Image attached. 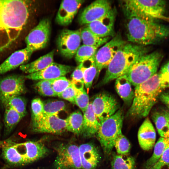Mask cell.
Returning <instances> with one entry per match:
<instances>
[{
	"mask_svg": "<svg viewBox=\"0 0 169 169\" xmlns=\"http://www.w3.org/2000/svg\"><path fill=\"white\" fill-rule=\"evenodd\" d=\"M169 146V138L161 137L154 146L153 154L146 161L145 168L149 169L155 164Z\"/></svg>",
	"mask_w": 169,
	"mask_h": 169,
	"instance_id": "obj_28",
	"label": "cell"
},
{
	"mask_svg": "<svg viewBox=\"0 0 169 169\" xmlns=\"http://www.w3.org/2000/svg\"><path fill=\"white\" fill-rule=\"evenodd\" d=\"M2 156L10 166H20L32 163L44 157L49 150L40 141H29L19 143L5 142L2 146Z\"/></svg>",
	"mask_w": 169,
	"mask_h": 169,
	"instance_id": "obj_3",
	"label": "cell"
},
{
	"mask_svg": "<svg viewBox=\"0 0 169 169\" xmlns=\"http://www.w3.org/2000/svg\"><path fill=\"white\" fill-rule=\"evenodd\" d=\"M31 4L26 0H0V55L20 37L28 20Z\"/></svg>",
	"mask_w": 169,
	"mask_h": 169,
	"instance_id": "obj_1",
	"label": "cell"
},
{
	"mask_svg": "<svg viewBox=\"0 0 169 169\" xmlns=\"http://www.w3.org/2000/svg\"><path fill=\"white\" fill-rule=\"evenodd\" d=\"M162 58V54L158 51L146 54L138 59L122 76L135 87L157 73Z\"/></svg>",
	"mask_w": 169,
	"mask_h": 169,
	"instance_id": "obj_6",
	"label": "cell"
},
{
	"mask_svg": "<svg viewBox=\"0 0 169 169\" xmlns=\"http://www.w3.org/2000/svg\"><path fill=\"white\" fill-rule=\"evenodd\" d=\"M54 163L56 169H82L79 146L70 143H61L55 147Z\"/></svg>",
	"mask_w": 169,
	"mask_h": 169,
	"instance_id": "obj_9",
	"label": "cell"
},
{
	"mask_svg": "<svg viewBox=\"0 0 169 169\" xmlns=\"http://www.w3.org/2000/svg\"><path fill=\"white\" fill-rule=\"evenodd\" d=\"M51 31L50 20L47 18L41 20L26 36V47L33 52L45 48L49 41Z\"/></svg>",
	"mask_w": 169,
	"mask_h": 169,
	"instance_id": "obj_10",
	"label": "cell"
},
{
	"mask_svg": "<svg viewBox=\"0 0 169 169\" xmlns=\"http://www.w3.org/2000/svg\"><path fill=\"white\" fill-rule=\"evenodd\" d=\"M128 41L144 46L153 44L169 35V28L146 16L125 13Z\"/></svg>",
	"mask_w": 169,
	"mask_h": 169,
	"instance_id": "obj_2",
	"label": "cell"
},
{
	"mask_svg": "<svg viewBox=\"0 0 169 169\" xmlns=\"http://www.w3.org/2000/svg\"><path fill=\"white\" fill-rule=\"evenodd\" d=\"M97 49L84 44L80 46L75 55V61L79 64L86 61L95 55Z\"/></svg>",
	"mask_w": 169,
	"mask_h": 169,
	"instance_id": "obj_35",
	"label": "cell"
},
{
	"mask_svg": "<svg viewBox=\"0 0 169 169\" xmlns=\"http://www.w3.org/2000/svg\"><path fill=\"white\" fill-rule=\"evenodd\" d=\"M83 63L76 67L71 75V83L76 87L77 84L84 85L83 72L82 70Z\"/></svg>",
	"mask_w": 169,
	"mask_h": 169,
	"instance_id": "obj_42",
	"label": "cell"
},
{
	"mask_svg": "<svg viewBox=\"0 0 169 169\" xmlns=\"http://www.w3.org/2000/svg\"><path fill=\"white\" fill-rule=\"evenodd\" d=\"M125 43L120 35H117L97 51L95 56L96 77L102 69L107 68L119 49Z\"/></svg>",
	"mask_w": 169,
	"mask_h": 169,
	"instance_id": "obj_11",
	"label": "cell"
},
{
	"mask_svg": "<svg viewBox=\"0 0 169 169\" xmlns=\"http://www.w3.org/2000/svg\"><path fill=\"white\" fill-rule=\"evenodd\" d=\"M112 9L109 1H95L83 10L79 17V23L81 25H87L104 16Z\"/></svg>",
	"mask_w": 169,
	"mask_h": 169,
	"instance_id": "obj_16",
	"label": "cell"
},
{
	"mask_svg": "<svg viewBox=\"0 0 169 169\" xmlns=\"http://www.w3.org/2000/svg\"><path fill=\"white\" fill-rule=\"evenodd\" d=\"M5 142L3 141H0V146H2L3 145Z\"/></svg>",
	"mask_w": 169,
	"mask_h": 169,
	"instance_id": "obj_47",
	"label": "cell"
},
{
	"mask_svg": "<svg viewBox=\"0 0 169 169\" xmlns=\"http://www.w3.org/2000/svg\"><path fill=\"white\" fill-rule=\"evenodd\" d=\"M33 53L26 47L13 53L0 64V75L26 64Z\"/></svg>",
	"mask_w": 169,
	"mask_h": 169,
	"instance_id": "obj_20",
	"label": "cell"
},
{
	"mask_svg": "<svg viewBox=\"0 0 169 169\" xmlns=\"http://www.w3.org/2000/svg\"></svg>",
	"mask_w": 169,
	"mask_h": 169,
	"instance_id": "obj_49",
	"label": "cell"
},
{
	"mask_svg": "<svg viewBox=\"0 0 169 169\" xmlns=\"http://www.w3.org/2000/svg\"><path fill=\"white\" fill-rule=\"evenodd\" d=\"M84 86L77 88L75 99V104L79 108L83 113L86 111L90 103L89 97Z\"/></svg>",
	"mask_w": 169,
	"mask_h": 169,
	"instance_id": "obj_39",
	"label": "cell"
},
{
	"mask_svg": "<svg viewBox=\"0 0 169 169\" xmlns=\"http://www.w3.org/2000/svg\"><path fill=\"white\" fill-rule=\"evenodd\" d=\"M32 118L31 123L38 121L44 116V104L40 98L32 100L31 104Z\"/></svg>",
	"mask_w": 169,
	"mask_h": 169,
	"instance_id": "obj_37",
	"label": "cell"
},
{
	"mask_svg": "<svg viewBox=\"0 0 169 169\" xmlns=\"http://www.w3.org/2000/svg\"><path fill=\"white\" fill-rule=\"evenodd\" d=\"M71 84V81L64 76L51 80L52 88L57 96Z\"/></svg>",
	"mask_w": 169,
	"mask_h": 169,
	"instance_id": "obj_40",
	"label": "cell"
},
{
	"mask_svg": "<svg viewBox=\"0 0 169 169\" xmlns=\"http://www.w3.org/2000/svg\"><path fill=\"white\" fill-rule=\"evenodd\" d=\"M118 155H128L130 152L131 145L126 137L120 133L116 137L114 145Z\"/></svg>",
	"mask_w": 169,
	"mask_h": 169,
	"instance_id": "obj_36",
	"label": "cell"
},
{
	"mask_svg": "<svg viewBox=\"0 0 169 169\" xmlns=\"http://www.w3.org/2000/svg\"><path fill=\"white\" fill-rule=\"evenodd\" d=\"M95 56L87 60L88 65H85L83 63L82 66L84 85L85 88L88 90L91 87L93 81L97 73Z\"/></svg>",
	"mask_w": 169,
	"mask_h": 169,
	"instance_id": "obj_31",
	"label": "cell"
},
{
	"mask_svg": "<svg viewBox=\"0 0 169 169\" xmlns=\"http://www.w3.org/2000/svg\"><path fill=\"white\" fill-rule=\"evenodd\" d=\"M163 90L157 73L135 86L134 97L128 115L133 118L147 116Z\"/></svg>",
	"mask_w": 169,
	"mask_h": 169,
	"instance_id": "obj_4",
	"label": "cell"
},
{
	"mask_svg": "<svg viewBox=\"0 0 169 169\" xmlns=\"http://www.w3.org/2000/svg\"><path fill=\"white\" fill-rule=\"evenodd\" d=\"M5 108L4 133L5 136H8L24 117L9 107Z\"/></svg>",
	"mask_w": 169,
	"mask_h": 169,
	"instance_id": "obj_26",
	"label": "cell"
},
{
	"mask_svg": "<svg viewBox=\"0 0 169 169\" xmlns=\"http://www.w3.org/2000/svg\"><path fill=\"white\" fill-rule=\"evenodd\" d=\"M79 148L82 169H94L100 159L97 148L91 143L82 144Z\"/></svg>",
	"mask_w": 169,
	"mask_h": 169,
	"instance_id": "obj_21",
	"label": "cell"
},
{
	"mask_svg": "<svg viewBox=\"0 0 169 169\" xmlns=\"http://www.w3.org/2000/svg\"><path fill=\"white\" fill-rule=\"evenodd\" d=\"M163 110L166 115V116L167 118L168 122L169 125V110ZM164 137L169 138V127L168 130L167 132L166 133Z\"/></svg>",
	"mask_w": 169,
	"mask_h": 169,
	"instance_id": "obj_46",
	"label": "cell"
},
{
	"mask_svg": "<svg viewBox=\"0 0 169 169\" xmlns=\"http://www.w3.org/2000/svg\"><path fill=\"white\" fill-rule=\"evenodd\" d=\"M67 131L77 135H81L83 122V116L79 110H76L65 119Z\"/></svg>",
	"mask_w": 169,
	"mask_h": 169,
	"instance_id": "obj_29",
	"label": "cell"
},
{
	"mask_svg": "<svg viewBox=\"0 0 169 169\" xmlns=\"http://www.w3.org/2000/svg\"><path fill=\"white\" fill-rule=\"evenodd\" d=\"M38 93L43 96L55 97L57 95L54 91L51 84V80H40L35 85Z\"/></svg>",
	"mask_w": 169,
	"mask_h": 169,
	"instance_id": "obj_38",
	"label": "cell"
},
{
	"mask_svg": "<svg viewBox=\"0 0 169 169\" xmlns=\"http://www.w3.org/2000/svg\"><path fill=\"white\" fill-rule=\"evenodd\" d=\"M167 166V167H166V169H169V164L167 165H166Z\"/></svg>",
	"mask_w": 169,
	"mask_h": 169,
	"instance_id": "obj_48",
	"label": "cell"
},
{
	"mask_svg": "<svg viewBox=\"0 0 169 169\" xmlns=\"http://www.w3.org/2000/svg\"><path fill=\"white\" fill-rule=\"evenodd\" d=\"M159 73L169 76V61L163 66Z\"/></svg>",
	"mask_w": 169,
	"mask_h": 169,
	"instance_id": "obj_45",
	"label": "cell"
},
{
	"mask_svg": "<svg viewBox=\"0 0 169 169\" xmlns=\"http://www.w3.org/2000/svg\"><path fill=\"white\" fill-rule=\"evenodd\" d=\"M30 128L35 133L58 134L67 131V123L65 119L60 118L58 115H44L38 121L31 123Z\"/></svg>",
	"mask_w": 169,
	"mask_h": 169,
	"instance_id": "obj_15",
	"label": "cell"
},
{
	"mask_svg": "<svg viewBox=\"0 0 169 169\" xmlns=\"http://www.w3.org/2000/svg\"><path fill=\"white\" fill-rule=\"evenodd\" d=\"M3 105L4 107H8L12 108L23 117L27 114L26 100L20 95L10 97Z\"/></svg>",
	"mask_w": 169,
	"mask_h": 169,
	"instance_id": "obj_33",
	"label": "cell"
},
{
	"mask_svg": "<svg viewBox=\"0 0 169 169\" xmlns=\"http://www.w3.org/2000/svg\"><path fill=\"white\" fill-rule=\"evenodd\" d=\"M83 114V127L81 135L85 137H92L96 134L100 123L94 113L91 103H89Z\"/></svg>",
	"mask_w": 169,
	"mask_h": 169,
	"instance_id": "obj_23",
	"label": "cell"
},
{
	"mask_svg": "<svg viewBox=\"0 0 169 169\" xmlns=\"http://www.w3.org/2000/svg\"><path fill=\"white\" fill-rule=\"evenodd\" d=\"M123 118L122 111L119 110L100 123L96 135L106 155L110 154L116 137L122 132Z\"/></svg>",
	"mask_w": 169,
	"mask_h": 169,
	"instance_id": "obj_7",
	"label": "cell"
},
{
	"mask_svg": "<svg viewBox=\"0 0 169 169\" xmlns=\"http://www.w3.org/2000/svg\"><path fill=\"white\" fill-rule=\"evenodd\" d=\"M131 84L125 77L121 76L116 79L115 89L120 97L125 102L133 100L134 96Z\"/></svg>",
	"mask_w": 169,
	"mask_h": 169,
	"instance_id": "obj_25",
	"label": "cell"
},
{
	"mask_svg": "<svg viewBox=\"0 0 169 169\" xmlns=\"http://www.w3.org/2000/svg\"><path fill=\"white\" fill-rule=\"evenodd\" d=\"M44 115H58L64 110L66 105L64 101L56 100H50L43 102Z\"/></svg>",
	"mask_w": 169,
	"mask_h": 169,
	"instance_id": "obj_34",
	"label": "cell"
},
{
	"mask_svg": "<svg viewBox=\"0 0 169 169\" xmlns=\"http://www.w3.org/2000/svg\"><path fill=\"white\" fill-rule=\"evenodd\" d=\"M159 99L169 109V91L162 92L160 95Z\"/></svg>",
	"mask_w": 169,
	"mask_h": 169,
	"instance_id": "obj_44",
	"label": "cell"
},
{
	"mask_svg": "<svg viewBox=\"0 0 169 169\" xmlns=\"http://www.w3.org/2000/svg\"><path fill=\"white\" fill-rule=\"evenodd\" d=\"M139 144L144 150L149 151L154 146L156 138L154 127L148 118L144 121L138 132Z\"/></svg>",
	"mask_w": 169,
	"mask_h": 169,
	"instance_id": "obj_22",
	"label": "cell"
},
{
	"mask_svg": "<svg viewBox=\"0 0 169 169\" xmlns=\"http://www.w3.org/2000/svg\"><path fill=\"white\" fill-rule=\"evenodd\" d=\"M25 75H14L0 80V100L3 104L10 97L20 95L26 91Z\"/></svg>",
	"mask_w": 169,
	"mask_h": 169,
	"instance_id": "obj_14",
	"label": "cell"
},
{
	"mask_svg": "<svg viewBox=\"0 0 169 169\" xmlns=\"http://www.w3.org/2000/svg\"><path fill=\"white\" fill-rule=\"evenodd\" d=\"M169 164V146L165 150L158 161L149 169H162Z\"/></svg>",
	"mask_w": 169,
	"mask_h": 169,
	"instance_id": "obj_43",
	"label": "cell"
},
{
	"mask_svg": "<svg viewBox=\"0 0 169 169\" xmlns=\"http://www.w3.org/2000/svg\"><path fill=\"white\" fill-rule=\"evenodd\" d=\"M151 116L159 134L161 137H164L168 130L169 125L164 110L155 111Z\"/></svg>",
	"mask_w": 169,
	"mask_h": 169,
	"instance_id": "obj_32",
	"label": "cell"
},
{
	"mask_svg": "<svg viewBox=\"0 0 169 169\" xmlns=\"http://www.w3.org/2000/svg\"><path fill=\"white\" fill-rule=\"evenodd\" d=\"M77 91V88L72 84L57 96L73 104H75V99Z\"/></svg>",
	"mask_w": 169,
	"mask_h": 169,
	"instance_id": "obj_41",
	"label": "cell"
},
{
	"mask_svg": "<svg viewBox=\"0 0 169 169\" xmlns=\"http://www.w3.org/2000/svg\"><path fill=\"white\" fill-rule=\"evenodd\" d=\"M54 53L53 50L32 62L22 65L20 69L28 74L41 71L54 62Z\"/></svg>",
	"mask_w": 169,
	"mask_h": 169,
	"instance_id": "obj_24",
	"label": "cell"
},
{
	"mask_svg": "<svg viewBox=\"0 0 169 169\" xmlns=\"http://www.w3.org/2000/svg\"><path fill=\"white\" fill-rule=\"evenodd\" d=\"M91 103L94 113L100 123L114 114L119 108L115 99L105 92L98 94Z\"/></svg>",
	"mask_w": 169,
	"mask_h": 169,
	"instance_id": "obj_13",
	"label": "cell"
},
{
	"mask_svg": "<svg viewBox=\"0 0 169 169\" xmlns=\"http://www.w3.org/2000/svg\"><path fill=\"white\" fill-rule=\"evenodd\" d=\"M84 1L83 0L62 1L56 17V22L63 26L69 24Z\"/></svg>",
	"mask_w": 169,
	"mask_h": 169,
	"instance_id": "obj_19",
	"label": "cell"
},
{
	"mask_svg": "<svg viewBox=\"0 0 169 169\" xmlns=\"http://www.w3.org/2000/svg\"><path fill=\"white\" fill-rule=\"evenodd\" d=\"M81 29L63 30L59 35L57 40L58 49L64 57L71 59L75 56L80 46L81 39Z\"/></svg>",
	"mask_w": 169,
	"mask_h": 169,
	"instance_id": "obj_12",
	"label": "cell"
},
{
	"mask_svg": "<svg viewBox=\"0 0 169 169\" xmlns=\"http://www.w3.org/2000/svg\"><path fill=\"white\" fill-rule=\"evenodd\" d=\"M111 169H136L135 159L128 155L114 154L111 163Z\"/></svg>",
	"mask_w": 169,
	"mask_h": 169,
	"instance_id": "obj_30",
	"label": "cell"
},
{
	"mask_svg": "<svg viewBox=\"0 0 169 169\" xmlns=\"http://www.w3.org/2000/svg\"><path fill=\"white\" fill-rule=\"evenodd\" d=\"M73 66L53 62L41 71L25 75L32 80H51L64 76L74 69Z\"/></svg>",
	"mask_w": 169,
	"mask_h": 169,
	"instance_id": "obj_18",
	"label": "cell"
},
{
	"mask_svg": "<svg viewBox=\"0 0 169 169\" xmlns=\"http://www.w3.org/2000/svg\"><path fill=\"white\" fill-rule=\"evenodd\" d=\"M144 46L125 43L119 49L107 67L102 84L122 76L142 56L147 54Z\"/></svg>",
	"mask_w": 169,
	"mask_h": 169,
	"instance_id": "obj_5",
	"label": "cell"
},
{
	"mask_svg": "<svg viewBox=\"0 0 169 169\" xmlns=\"http://www.w3.org/2000/svg\"><path fill=\"white\" fill-rule=\"evenodd\" d=\"M80 36L84 45L98 48L109 41L110 37H100L86 26L81 29Z\"/></svg>",
	"mask_w": 169,
	"mask_h": 169,
	"instance_id": "obj_27",
	"label": "cell"
},
{
	"mask_svg": "<svg viewBox=\"0 0 169 169\" xmlns=\"http://www.w3.org/2000/svg\"><path fill=\"white\" fill-rule=\"evenodd\" d=\"M122 3L125 13H132L169 22V17L165 15L166 6L165 1L125 0Z\"/></svg>",
	"mask_w": 169,
	"mask_h": 169,
	"instance_id": "obj_8",
	"label": "cell"
},
{
	"mask_svg": "<svg viewBox=\"0 0 169 169\" xmlns=\"http://www.w3.org/2000/svg\"><path fill=\"white\" fill-rule=\"evenodd\" d=\"M116 12L112 9L107 14L87 25L92 32L100 37L114 36Z\"/></svg>",
	"mask_w": 169,
	"mask_h": 169,
	"instance_id": "obj_17",
	"label": "cell"
}]
</instances>
